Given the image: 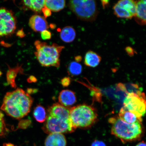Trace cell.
<instances>
[{
  "mask_svg": "<svg viewBox=\"0 0 146 146\" xmlns=\"http://www.w3.org/2000/svg\"><path fill=\"white\" fill-rule=\"evenodd\" d=\"M28 82L30 83L31 82H35L36 81V78L34 76H31L27 79Z\"/></svg>",
  "mask_w": 146,
  "mask_h": 146,
  "instance_id": "f546056e",
  "label": "cell"
},
{
  "mask_svg": "<svg viewBox=\"0 0 146 146\" xmlns=\"http://www.w3.org/2000/svg\"><path fill=\"white\" fill-rule=\"evenodd\" d=\"M124 107L127 110L142 118L146 113V101L139 95L129 93L123 101Z\"/></svg>",
  "mask_w": 146,
  "mask_h": 146,
  "instance_id": "ba28073f",
  "label": "cell"
},
{
  "mask_svg": "<svg viewBox=\"0 0 146 146\" xmlns=\"http://www.w3.org/2000/svg\"><path fill=\"white\" fill-rule=\"evenodd\" d=\"M108 121L111 125V134L119 139L123 143L140 140L143 135L142 123H127L119 116L110 118Z\"/></svg>",
  "mask_w": 146,
  "mask_h": 146,
  "instance_id": "3957f363",
  "label": "cell"
},
{
  "mask_svg": "<svg viewBox=\"0 0 146 146\" xmlns=\"http://www.w3.org/2000/svg\"><path fill=\"white\" fill-rule=\"evenodd\" d=\"M70 116L76 129H87L92 127L98 119L96 109L92 106L83 104L70 108Z\"/></svg>",
  "mask_w": 146,
  "mask_h": 146,
  "instance_id": "5b68a950",
  "label": "cell"
},
{
  "mask_svg": "<svg viewBox=\"0 0 146 146\" xmlns=\"http://www.w3.org/2000/svg\"><path fill=\"white\" fill-rule=\"evenodd\" d=\"M23 73V70L22 68V66H19L17 65L15 68H11L9 67V70L7 73V78L9 82H12L14 84L15 79L16 76L19 72Z\"/></svg>",
  "mask_w": 146,
  "mask_h": 146,
  "instance_id": "7402d4cb",
  "label": "cell"
},
{
  "mask_svg": "<svg viewBox=\"0 0 146 146\" xmlns=\"http://www.w3.org/2000/svg\"><path fill=\"white\" fill-rule=\"evenodd\" d=\"M136 146H146V142L142 141L140 142Z\"/></svg>",
  "mask_w": 146,
  "mask_h": 146,
  "instance_id": "d6a6232c",
  "label": "cell"
},
{
  "mask_svg": "<svg viewBox=\"0 0 146 146\" xmlns=\"http://www.w3.org/2000/svg\"><path fill=\"white\" fill-rule=\"evenodd\" d=\"M101 60L99 55L94 51L89 50L85 54L84 62L87 66L94 68L99 64Z\"/></svg>",
  "mask_w": 146,
  "mask_h": 146,
  "instance_id": "9a60e30c",
  "label": "cell"
},
{
  "mask_svg": "<svg viewBox=\"0 0 146 146\" xmlns=\"http://www.w3.org/2000/svg\"><path fill=\"white\" fill-rule=\"evenodd\" d=\"M47 113L44 107L41 105H38L34 109L33 116L36 120L39 123H43L47 118Z\"/></svg>",
  "mask_w": 146,
  "mask_h": 146,
  "instance_id": "d6986e66",
  "label": "cell"
},
{
  "mask_svg": "<svg viewBox=\"0 0 146 146\" xmlns=\"http://www.w3.org/2000/svg\"><path fill=\"white\" fill-rule=\"evenodd\" d=\"M125 50L126 51L128 54L129 56H132L134 55L135 52L134 50L130 47H127L125 48Z\"/></svg>",
  "mask_w": 146,
  "mask_h": 146,
  "instance_id": "83f0119b",
  "label": "cell"
},
{
  "mask_svg": "<svg viewBox=\"0 0 146 146\" xmlns=\"http://www.w3.org/2000/svg\"><path fill=\"white\" fill-rule=\"evenodd\" d=\"M68 7L78 18L84 21H94L98 15L96 3L94 0L70 1Z\"/></svg>",
  "mask_w": 146,
  "mask_h": 146,
  "instance_id": "8992f818",
  "label": "cell"
},
{
  "mask_svg": "<svg viewBox=\"0 0 146 146\" xmlns=\"http://www.w3.org/2000/svg\"><path fill=\"white\" fill-rule=\"evenodd\" d=\"M76 36V31L72 27H65L60 32V37L62 40L66 43L72 42L74 40Z\"/></svg>",
  "mask_w": 146,
  "mask_h": 146,
  "instance_id": "2e32d148",
  "label": "cell"
},
{
  "mask_svg": "<svg viewBox=\"0 0 146 146\" xmlns=\"http://www.w3.org/2000/svg\"><path fill=\"white\" fill-rule=\"evenodd\" d=\"M71 83L70 78L69 77H65L61 80V84L64 87H68Z\"/></svg>",
  "mask_w": 146,
  "mask_h": 146,
  "instance_id": "484cf974",
  "label": "cell"
},
{
  "mask_svg": "<svg viewBox=\"0 0 146 146\" xmlns=\"http://www.w3.org/2000/svg\"><path fill=\"white\" fill-rule=\"evenodd\" d=\"M139 24H146V3L145 0L137 2L136 13L135 17Z\"/></svg>",
  "mask_w": 146,
  "mask_h": 146,
  "instance_id": "4fadbf2b",
  "label": "cell"
},
{
  "mask_svg": "<svg viewBox=\"0 0 146 146\" xmlns=\"http://www.w3.org/2000/svg\"><path fill=\"white\" fill-rule=\"evenodd\" d=\"M29 25L36 32H41L49 27L46 18L38 15H34L30 18Z\"/></svg>",
  "mask_w": 146,
  "mask_h": 146,
  "instance_id": "9c48e42d",
  "label": "cell"
},
{
  "mask_svg": "<svg viewBox=\"0 0 146 146\" xmlns=\"http://www.w3.org/2000/svg\"><path fill=\"white\" fill-rule=\"evenodd\" d=\"M66 138L61 133L49 134L45 141V146H66Z\"/></svg>",
  "mask_w": 146,
  "mask_h": 146,
  "instance_id": "8fae6325",
  "label": "cell"
},
{
  "mask_svg": "<svg viewBox=\"0 0 146 146\" xmlns=\"http://www.w3.org/2000/svg\"><path fill=\"white\" fill-rule=\"evenodd\" d=\"M42 12H43L44 16L45 18L50 17L52 15V12L50 9L47 8L45 6L42 9Z\"/></svg>",
  "mask_w": 146,
  "mask_h": 146,
  "instance_id": "d4e9b609",
  "label": "cell"
},
{
  "mask_svg": "<svg viewBox=\"0 0 146 146\" xmlns=\"http://www.w3.org/2000/svg\"><path fill=\"white\" fill-rule=\"evenodd\" d=\"M16 24L17 21L13 12L4 7L0 8V37L14 33Z\"/></svg>",
  "mask_w": 146,
  "mask_h": 146,
  "instance_id": "52a82bcc",
  "label": "cell"
},
{
  "mask_svg": "<svg viewBox=\"0 0 146 146\" xmlns=\"http://www.w3.org/2000/svg\"><path fill=\"white\" fill-rule=\"evenodd\" d=\"M75 60L76 62H80L82 61V57L80 56H76L75 57Z\"/></svg>",
  "mask_w": 146,
  "mask_h": 146,
  "instance_id": "1f68e13d",
  "label": "cell"
},
{
  "mask_svg": "<svg viewBox=\"0 0 146 146\" xmlns=\"http://www.w3.org/2000/svg\"><path fill=\"white\" fill-rule=\"evenodd\" d=\"M58 100L60 104L68 108L76 103V98L75 93L69 90H64L60 93Z\"/></svg>",
  "mask_w": 146,
  "mask_h": 146,
  "instance_id": "30bf717a",
  "label": "cell"
},
{
  "mask_svg": "<svg viewBox=\"0 0 146 146\" xmlns=\"http://www.w3.org/2000/svg\"><path fill=\"white\" fill-rule=\"evenodd\" d=\"M82 66L80 63L73 61L69 63L68 67V72L72 76H77L82 73Z\"/></svg>",
  "mask_w": 146,
  "mask_h": 146,
  "instance_id": "44dd1931",
  "label": "cell"
},
{
  "mask_svg": "<svg viewBox=\"0 0 146 146\" xmlns=\"http://www.w3.org/2000/svg\"><path fill=\"white\" fill-rule=\"evenodd\" d=\"M34 45L36 50L35 54L42 66L59 68L60 63V53L65 48L64 46L56 43L48 45L46 43L39 40L36 41Z\"/></svg>",
  "mask_w": 146,
  "mask_h": 146,
  "instance_id": "277c9868",
  "label": "cell"
},
{
  "mask_svg": "<svg viewBox=\"0 0 146 146\" xmlns=\"http://www.w3.org/2000/svg\"><path fill=\"white\" fill-rule=\"evenodd\" d=\"M3 146H16L14 144L11 143H6L3 144Z\"/></svg>",
  "mask_w": 146,
  "mask_h": 146,
  "instance_id": "836d02e7",
  "label": "cell"
},
{
  "mask_svg": "<svg viewBox=\"0 0 146 146\" xmlns=\"http://www.w3.org/2000/svg\"><path fill=\"white\" fill-rule=\"evenodd\" d=\"M41 36L44 40L50 39L52 38V34L48 30H44L41 32Z\"/></svg>",
  "mask_w": 146,
  "mask_h": 146,
  "instance_id": "cb8c5ba5",
  "label": "cell"
},
{
  "mask_svg": "<svg viewBox=\"0 0 146 146\" xmlns=\"http://www.w3.org/2000/svg\"><path fill=\"white\" fill-rule=\"evenodd\" d=\"M119 117L123 121L128 123H142V118L138 117L135 114L127 110L124 107L120 109Z\"/></svg>",
  "mask_w": 146,
  "mask_h": 146,
  "instance_id": "5bb4252c",
  "label": "cell"
},
{
  "mask_svg": "<svg viewBox=\"0 0 146 146\" xmlns=\"http://www.w3.org/2000/svg\"><path fill=\"white\" fill-rule=\"evenodd\" d=\"M102 2L104 8L108 6L109 3V1H102Z\"/></svg>",
  "mask_w": 146,
  "mask_h": 146,
  "instance_id": "4dcf8cb0",
  "label": "cell"
},
{
  "mask_svg": "<svg viewBox=\"0 0 146 146\" xmlns=\"http://www.w3.org/2000/svg\"><path fill=\"white\" fill-rule=\"evenodd\" d=\"M70 111V108L58 103L48 107L46 119L42 127L44 132L48 134L74 132L76 129L71 121Z\"/></svg>",
  "mask_w": 146,
  "mask_h": 146,
  "instance_id": "6da1fadb",
  "label": "cell"
},
{
  "mask_svg": "<svg viewBox=\"0 0 146 146\" xmlns=\"http://www.w3.org/2000/svg\"><path fill=\"white\" fill-rule=\"evenodd\" d=\"M91 146H106L105 144L102 141L95 140L92 142Z\"/></svg>",
  "mask_w": 146,
  "mask_h": 146,
  "instance_id": "4316f807",
  "label": "cell"
},
{
  "mask_svg": "<svg viewBox=\"0 0 146 146\" xmlns=\"http://www.w3.org/2000/svg\"><path fill=\"white\" fill-rule=\"evenodd\" d=\"M66 1L64 0H46L45 6L54 12H58L65 8Z\"/></svg>",
  "mask_w": 146,
  "mask_h": 146,
  "instance_id": "e0dca14e",
  "label": "cell"
},
{
  "mask_svg": "<svg viewBox=\"0 0 146 146\" xmlns=\"http://www.w3.org/2000/svg\"><path fill=\"white\" fill-rule=\"evenodd\" d=\"M23 8L30 10L36 13H41L42 9L45 6L44 0H27L22 1Z\"/></svg>",
  "mask_w": 146,
  "mask_h": 146,
  "instance_id": "7c38bea8",
  "label": "cell"
},
{
  "mask_svg": "<svg viewBox=\"0 0 146 146\" xmlns=\"http://www.w3.org/2000/svg\"><path fill=\"white\" fill-rule=\"evenodd\" d=\"M33 102V98L28 93L18 88L6 93L1 109L8 116L21 119L30 112Z\"/></svg>",
  "mask_w": 146,
  "mask_h": 146,
  "instance_id": "7a4b0ae2",
  "label": "cell"
},
{
  "mask_svg": "<svg viewBox=\"0 0 146 146\" xmlns=\"http://www.w3.org/2000/svg\"><path fill=\"white\" fill-rule=\"evenodd\" d=\"M118 4L132 15L133 17L136 15L137 1L132 0H121L118 1Z\"/></svg>",
  "mask_w": 146,
  "mask_h": 146,
  "instance_id": "ac0fdd59",
  "label": "cell"
},
{
  "mask_svg": "<svg viewBox=\"0 0 146 146\" xmlns=\"http://www.w3.org/2000/svg\"><path fill=\"white\" fill-rule=\"evenodd\" d=\"M16 36L21 38H23L25 36V34L23 31V29L18 31L16 33Z\"/></svg>",
  "mask_w": 146,
  "mask_h": 146,
  "instance_id": "f1b7e54d",
  "label": "cell"
},
{
  "mask_svg": "<svg viewBox=\"0 0 146 146\" xmlns=\"http://www.w3.org/2000/svg\"><path fill=\"white\" fill-rule=\"evenodd\" d=\"M113 9L114 14L118 18L127 19H131L133 17L130 13L120 6L117 3L114 5Z\"/></svg>",
  "mask_w": 146,
  "mask_h": 146,
  "instance_id": "ffe728a7",
  "label": "cell"
},
{
  "mask_svg": "<svg viewBox=\"0 0 146 146\" xmlns=\"http://www.w3.org/2000/svg\"><path fill=\"white\" fill-rule=\"evenodd\" d=\"M8 131V129L5 123L4 114L0 110V137L5 135Z\"/></svg>",
  "mask_w": 146,
  "mask_h": 146,
  "instance_id": "603a6c76",
  "label": "cell"
}]
</instances>
